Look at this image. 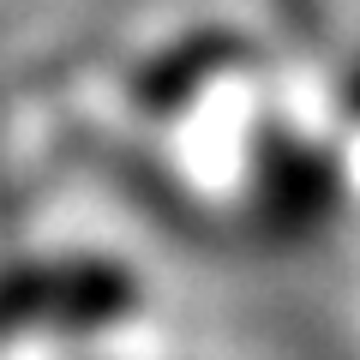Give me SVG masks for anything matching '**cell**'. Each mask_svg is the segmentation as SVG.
<instances>
[{
    "mask_svg": "<svg viewBox=\"0 0 360 360\" xmlns=\"http://www.w3.org/2000/svg\"><path fill=\"white\" fill-rule=\"evenodd\" d=\"M132 283L127 270L103 258H78L54 270H6L0 276V330L18 324H60V330H96L127 319Z\"/></svg>",
    "mask_w": 360,
    "mask_h": 360,
    "instance_id": "cell-1",
    "label": "cell"
},
{
    "mask_svg": "<svg viewBox=\"0 0 360 360\" xmlns=\"http://www.w3.org/2000/svg\"><path fill=\"white\" fill-rule=\"evenodd\" d=\"M354 103H360V78H354Z\"/></svg>",
    "mask_w": 360,
    "mask_h": 360,
    "instance_id": "cell-2",
    "label": "cell"
}]
</instances>
